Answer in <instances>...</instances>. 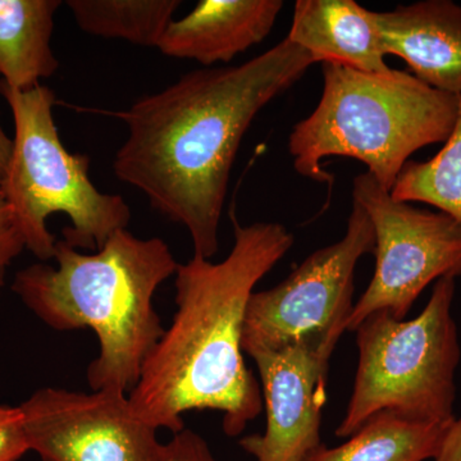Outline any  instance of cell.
Listing matches in <instances>:
<instances>
[{
    "instance_id": "obj_1",
    "label": "cell",
    "mask_w": 461,
    "mask_h": 461,
    "mask_svg": "<svg viewBox=\"0 0 461 461\" xmlns=\"http://www.w3.org/2000/svg\"><path fill=\"white\" fill-rule=\"evenodd\" d=\"M315 63L285 38L232 67H204L114 113L127 138L115 177L147 196L171 222L189 230L194 256L220 249L221 218L240 145L258 113Z\"/></svg>"
},
{
    "instance_id": "obj_2",
    "label": "cell",
    "mask_w": 461,
    "mask_h": 461,
    "mask_svg": "<svg viewBox=\"0 0 461 461\" xmlns=\"http://www.w3.org/2000/svg\"><path fill=\"white\" fill-rule=\"evenodd\" d=\"M230 217L233 247L222 262L193 256L178 266L177 311L129 393L136 417L157 430L175 435L185 412L214 411L224 433L238 437L262 412V388L242 350L245 317L258 282L286 256L294 236L280 223L242 226L235 212Z\"/></svg>"
},
{
    "instance_id": "obj_3",
    "label": "cell",
    "mask_w": 461,
    "mask_h": 461,
    "mask_svg": "<svg viewBox=\"0 0 461 461\" xmlns=\"http://www.w3.org/2000/svg\"><path fill=\"white\" fill-rule=\"evenodd\" d=\"M53 259L57 266L18 271L12 291L50 329L93 330L99 353L87 366L91 390L129 395L166 330L154 296L180 263L165 240L136 238L127 229L93 253L58 240Z\"/></svg>"
},
{
    "instance_id": "obj_4",
    "label": "cell",
    "mask_w": 461,
    "mask_h": 461,
    "mask_svg": "<svg viewBox=\"0 0 461 461\" xmlns=\"http://www.w3.org/2000/svg\"><path fill=\"white\" fill-rule=\"evenodd\" d=\"M323 93L313 113L295 124L288 151L303 177L332 184L321 169L327 157H348L368 167L393 190L409 158L445 142L456 121L459 96L433 89L408 72L366 74L323 63Z\"/></svg>"
},
{
    "instance_id": "obj_5",
    "label": "cell",
    "mask_w": 461,
    "mask_h": 461,
    "mask_svg": "<svg viewBox=\"0 0 461 461\" xmlns=\"http://www.w3.org/2000/svg\"><path fill=\"white\" fill-rule=\"evenodd\" d=\"M0 94L14 122L11 159L0 184L27 250L41 262L53 259L58 240L47 221L63 213L71 222L63 229V240L78 250L98 251L129 226V204L122 196L102 193L91 181L89 158L63 145L54 122L53 90L41 84L18 91L0 81Z\"/></svg>"
},
{
    "instance_id": "obj_6",
    "label": "cell",
    "mask_w": 461,
    "mask_h": 461,
    "mask_svg": "<svg viewBox=\"0 0 461 461\" xmlns=\"http://www.w3.org/2000/svg\"><path fill=\"white\" fill-rule=\"evenodd\" d=\"M455 288L453 277L437 281L426 308L411 321L375 313L359 324L353 393L336 436L348 438L381 411L421 423L455 420L461 357Z\"/></svg>"
},
{
    "instance_id": "obj_7",
    "label": "cell",
    "mask_w": 461,
    "mask_h": 461,
    "mask_svg": "<svg viewBox=\"0 0 461 461\" xmlns=\"http://www.w3.org/2000/svg\"><path fill=\"white\" fill-rule=\"evenodd\" d=\"M353 202L375 229V269L346 330L375 313L403 321L432 282L461 277V224L450 215L393 199L368 172L354 178Z\"/></svg>"
},
{
    "instance_id": "obj_8",
    "label": "cell",
    "mask_w": 461,
    "mask_h": 461,
    "mask_svg": "<svg viewBox=\"0 0 461 461\" xmlns=\"http://www.w3.org/2000/svg\"><path fill=\"white\" fill-rule=\"evenodd\" d=\"M375 245L371 220L353 202L344 238L315 250L277 286L251 295L244 353L282 348L311 335L341 339L354 309L355 268Z\"/></svg>"
},
{
    "instance_id": "obj_9",
    "label": "cell",
    "mask_w": 461,
    "mask_h": 461,
    "mask_svg": "<svg viewBox=\"0 0 461 461\" xmlns=\"http://www.w3.org/2000/svg\"><path fill=\"white\" fill-rule=\"evenodd\" d=\"M20 406L27 446L41 461H159L158 430L129 395L42 387Z\"/></svg>"
},
{
    "instance_id": "obj_10",
    "label": "cell",
    "mask_w": 461,
    "mask_h": 461,
    "mask_svg": "<svg viewBox=\"0 0 461 461\" xmlns=\"http://www.w3.org/2000/svg\"><path fill=\"white\" fill-rule=\"evenodd\" d=\"M339 339L311 335L249 355L257 364L267 411L266 430L242 437L257 461H305L321 445V409L330 360Z\"/></svg>"
},
{
    "instance_id": "obj_11",
    "label": "cell",
    "mask_w": 461,
    "mask_h": 461,
    "mask_svg": "<svg viewBox=\"0 0 461 461\" xmlns=\"http://www.w3.org/2000/svg\"><path fill=\"white\" fill-rule=\"evenodd\" d=\"M373 16L386 56L402 58L433 89L461 96V5L423 0Z\"/></svg>"
},
{
    "instance_id": "obj_12",
    "label": "cell",
    "mask_w": 461,
    "mask_h": 461,
    "mask_svg": "<svg viewBox=\"0 0 461 461\" xmlns=\"http://www.w3.org/2000/svg\"><path fill=\"white\" fill-rule=\"evenodd\" d=\"M282 7L281 0H200L169 23L157 50L204 67L229 63L269 35Z\"/></svg>"
},
{
    "instance_id": "obj_13",
    "label": "cell",
    "mask_w": 461,
    "mask_h": 461,
    "mask_svg": "<svg viewBox=\"0 0 461 461\" xmlns=\"http://www.w3.org/2000/svg\"><path fill=\"white\" fill-rule=\"evenodd\" d=\"M375 12L354 0H297L287 39L315 63H338L366 74H388Z\"/></svg>"
},
{
    "instance_id": "obj_14",
    "label": "cell",
    "mask_w": 461,
    "mask_h": 461,
    "mask_svg": "<svg viewBox=\"0 0 461 461\" xmlns=\"http://www.w3.org/2000/svg\"><path fill=\"white\" fill-rule=\"evenodd\" d=\"M59 0H0V81L32 90L59 68L51 50Z\"/></svg>"
},
{
    "instance_id": "obj_15",
    "label": "cell",
    "mask_w": 461,
    "mask_h": 461,
    "mask_svg": "<svg viewBox=\"0 0 461 461\" xmlns=\"http://www.w3.org/2000/svg\"><path fill=\"white\" fill-rule=\"evenodd\" d=\"M450 424L421 423L393 411H381L345 444L321 445L305 461L435 460Z\"/></svg>"
},
{
    "instance_id": "obj_16",
    "label": "cell",
    "mask_w": 461,
    "mask_h": 461,
    "mask_svg": "<svg viewBox=\"0 0 461 461\" xmlns=\"http://www.w3.org/2000/svg\"><path fill=\"white\" fill-rule=\"evenodd\" d=\"M76 23L89 35L158 48L181 0H68Z\"/></svg>"
},
{
    "instance_id": "obj_17",
    "label": "cell",
    "mask_w": 461,
    "mask_h": 461,
    "mask_svg": "<svg viewBox=\"0 0 461 461\" xmlns=\"http://www.w3.org/2000/svg\"><path fill=\"white\" fill-rule=\"evenodd\" d=\"M399 202L424 203L461 224V96L453 131L426 162L409 160L391 190Z\"/></svg>"
},
{
    "instance_id": "obj_18",
    "label": "cell",
    "mask_w": 461,
    "mask_h": 461,
    "mask_svg": "<svg viewBox=\"0 0 461 461\" xmlns=\"http://www.w3.org/2000/svg\"><path fill=\"white\" fill-rule=\"evenodd\" d=\"M25 249L23 230L0 184V290L5 287L9 267Z\"/></svg>"
},
{
    "instance_id": "obj_19",
    "label": "cell",
    "mask_w": 461,
    "mask_h": 461,
    "mask_svg": "<svg viewBox=\"0 0 461 461\" xmlns=\"http://www.w3.org/2000/svg\"><path fill=\"white\" fill-rule=\"evenodd\" d=\"M29 451L20 406L0 405V461H18Z\"/></svg>"
},
{
    "instance_id": "obj_20",
    "label": "cell",
    "mask_w": 461,
    "mask_h": 461,
    "mask_svg": "<svg viewBox=\"0 0 461 461\" xmlns=\"http://www.w3.org/2000/svg\"><path fill=\"white\" fill-rule=\"evenodd\" d=\"M159 461H217L202 436L184 429L163 444Z\"/></svg>"
},
{
    "instance_id": "obj_21",
    "label": "cell",
    "mask_w": 461,
    "mask_h": 461,
    "mask_svg": "<svg viewBox=\"0 0 461 461\" xmlns=\"http://www.w3.org/2000/svg\"><path fill=\"white\" fill-rule=\"evenodd\" d=\"M435 461H461V417L455 418L446 430Z\"/></svg>"
},
{
    "instance_id": "obj_22",
    "label": "cell",
    "mask_w": 461,
    "mask_h": 461,
    "mask_svg": "<svg viewBox=\"0 0 461 461\" xmlns=\"http://www.w3.org/2000/svg\"><path fill=\"white\" fill-rule=\"evenodd\" d=\"M12 148H14V140L9 139L7 133L3 130L0 124V181L5 177L9 159H11Z\"/></svg>"
}]
</instances>
